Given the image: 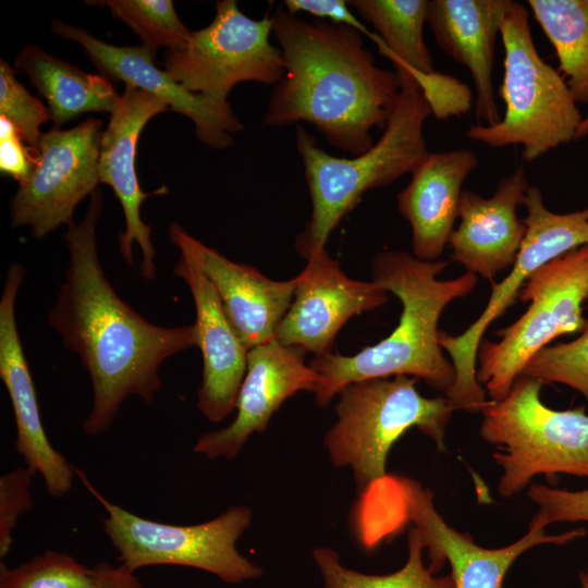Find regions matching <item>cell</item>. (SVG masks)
<instances>
[{
	"label": "cell",
	"instance_id": "6da1fadb",
	"mask_svg": "<svg viewBox=\"0 0 588 588\" xmlns=\"http://www.w3.org/2000/svg\"><path fill=\"white\" fill-rule=\"evenodd\" d=\"M101 207L97 188L83 220L68 225L69 267L47 317L89 376L93 404L83 430L91 437L111 426L127 396L152 403L161 388L162 363L197 346L195 324L157 326L118 295L98 258L96 225Z\"/></svg>",
	"mask_w": 588,
	"mask_h": 588
},
{
	"label": "cell",
	"instance_id": "7a4b0ae2",
	"mask_svg": "<svg viewBox=\"0 0 588 588\" xmlns=\"http://www.w3.org/2000/svg\"><path fill=\"white\" fill-rule=\"evenodd\" d=\"M272 35L284 74L274 86L265 126L314 125L340 150L357 156L384 130L401 91L397 74L377 65L357 29L307 22L278 8Z\"/></svg>",
	"mask_w": 588,
	"mask_h": 588
},
{
	"label": "cell",
	"instance_id": "3957f363",
	"mask_svg": "<svg viewBox=\"0 0 588 588\" xmlns=\"http://www.w3.org/2000/svg\"><path fill=\"white\" fill-rule=\"evenodd\" d=\"M372 280L402 304L396 327L380 342L346 356H314L309 366L320 376L318 406L324 407L345 385L365 379L408 376L446 395L455 369L439 343V320L449 304L469 295L478 277L470 272L441 280L448 261H425L402 250L384 249L371 262Z\"/></svg>",
	"mask_w": 588,
	"mask_h": 588
},
{
	"label": "cell",
	"instance_id": "277c9868",
	"mask_svg": "<svg viewBox=\"0 0 588 588\" xmlns=\"http://www.w3.org/2000/svg\"><path fill=\"white\" fill-rule=\"evenodd\" d=\"M401 91L380 139L353 158L329 155L305 127L296 125V148L304 166L311 215L295 237V249L306 260L324 248L332 231L370 189L411 173L429 152L424 123L431 106L405 65L392 62Z\"/></svg>",
	"mask_w": 588,
	"mask_h": 588
},
{
	"label": "cell",
	"instance_id": "5b68a950",
	"mask_svg": "<svg viewBox=\"0 0 588 588\" xmlns=\"http://www.w3.org/2000/svg\"><path fill=\"white\" fill-rule=\"evenodd\" d=\"M355 534L362 547L373 550L414 527L427 550L429 569L437 574L444 563L451 567L455 588H503L513 563L535 546L566 544L585 536L584 528L559 535L530 520L527 532L515 542L497 549L478 546L467 532L451 527L437 511L433 494L418 481L387 474L372 482L356 502Z\"/></svg>",
	"mask_w": 588,
	"mask_h": 588
},
{
	"label": "cell",
	"instance_id": "8992f818",
	"mask_svg": "<svg viewBox=\"0 0 588 588\" xmlns=\"http://www.w3.org/2000/svg\"><path fill=\"white\" fill-rule=\"evenodd\" d=\"M408 376L371 378L342 388L336 420L323 445L335 468L350 467L358 494L384 475L393 444L411 428L428 436L440 452L454 408L445 396H422Z\"/></svg>",
	"mask_w": 588,
	"mask_h": 588
},
{
	"label": "cell",
	"instance_id": "52a82bcc",
	"mask_svg": "<svg viewBox=\"0 0 588 588\" xmlns=\"http://www.w3.org/2000/svg\"><path fill=\"white\" fill-rule=\"evenodd\" d=\"M500 36L504 117L493 125H470L467 136L492 148L523 146V160L531 162L577 139L584 119L564 77L538 53L524 4L511 0Z\"/></svg>",
	"mask_w": 588,
	"mask_h": 588
},
{
	"label": "cell",
	"instance_id": "ba28073f",
	"mask_svg": "<svg viewBox=\"0 0 588 588\" xmlns=\"http://www.w3.org/2000/svg\"><path fill=\"white\" fill-rule=\"evenodd\" d=\"M543 383L519 376L509 393L481 412L480 437L497 445L502 469L498 491L511 498L539 474L588 478V413L584 405L558 411L543 404Z\"/></svg>",
	"mask_w": 588,
	"mask_h": 588
},
{
	"label": "cell",
	"instance_id": "9c48e42d",
	"mask_svg": "<svg viewBox=\"0 0 588 588\" xmlns=\"http://www.w3.org/2000/svg\"><path fill=\"white\" fill-rule=\"evenodd\" d=\"M517 298L529 304L526 311L498 332V341L482 340L477 352L476 378L489 400L503 399L527 363L554 339L585 328L588 244L537 269Z\"/></svg>",
	"mask_w": 588,
	"mask_h": 588
},
{
	"label": "cell",
	"instance_id": "30bf717a",
	"mask_svg": "<svg viewBox=\"0 0 588 588\" xmlns=\"http://www.w3.org/2000/svg\"><path fill=\"white\" fill-rule=\"evenodd\" d=\"M105 509L103 531L132 571L151 565L198 568L230 585L260 577L262 568L240 553L236 542L253 520L248 506L234 505L213 519L196 525H171L140 517L101 495L75 469Z\"/></svg>",
	"mask_w": 588,
	"mask_h": 588
},
{
	"label": "cell",
	"instance_id": "8fae6325",
	"mask_svg": "<svg viewBox=\"0 0 588 588\" xmlns=\"http://www.w3.org/2000/svg\"><path fill=\"white\" fill-rule=\"evenodd\" d=\"M527 216L526 236L509 274L492 283L486 307L478 318L461 334L439 332V343L450 356L455 369V382L444 395L454 411L482 412L490 400L477 381V352L485 332L518 297L528 278L556 257L588 244V207L583 210L558 213L543 203L541 191L529 185L524 203Z\"/></svg>",
	"mask_w": 588,
	"mask_h": 588
},
{
	"label": "cell",
	"instance_id": "7c38bea8",
	"mask_svg": "<svg viewBox=\"0 0 588 588\" xmlns=\"http://www.w3.org/2000/svg\"><path fill=\"white\" fill-rule=\"evenodd\" d=\"M271 34V15L253 20L235 0L217 1L211 23L166 52L164 71L188 91L220 101L243 82L275 86L284 68Z\"/></svg>",
	"mask_w": 588,
	"mask_h": 588
},
{
	"label": "cell",
	"instance_id": "4fadbf2b",
	"mask_svg": "<svg viewBox=\"0 0 588 588\" xmlns=\"http://www.w3.org/2000/svg\"><path fill=\"white\" fill-rule=\"evenodd\" d=\"M102 133V122L96 119L70 130L52 127L42 133L38 161L11 199L14 228L28 226L34 237L42 238L73 222L76 206L100 183Z\"/></svg>",
	"mask_w": 588,
	"mask_h": 588
},
{
	"label": "cell",
	"instance_id": "5bb4252c",
	"mask_svg": "<svg viewBox=\"0 0 588 588\" xmlns=\"http://www.w3.org/2000/svg\"><path fill=\"white\" fill-rule=\"evenodd\" d=\"M306 261L274 339L320 356L331 353L338 332L353 316L385 304L388 291L373 280L347 277L326 247Z\"/></svg>",
	"mask_w": 588,
	"mask_h": 588
},
{
	"label": "cell",
	"instance_id": "9a60e30c",
	"mask_svg": "<svg viewBox=\"0 0 588 588\" xmlns=\"http://www.w3.org/2000/svg\"><path fill=\"white\" fill-rule=\"evenodd\" d=\"M306 353L275 339L250 348L233 421L201 434L193 451L210 460H232L252 434L267 429L273 414L289 397L301 391L315 393L321 378L306 364Z\"/></svg>",
	"mask_w": 588,
	"mask_h": 588
},
{
	"label": "cell",
	"instance_id": "2e32d148",
	"mask_svg": "<svg viewBox=\"0 0 588 588\" xmlns=\"http://www.w3.org/2000/svg\"><path fill=\"white\" fill-rule=\"evenodd\" d=\"M52 30L59 36L79 44L90 61L107 78L149 93L168 107L189 118L198 139L210 147L222 149L233 143L232 134L243 130V124L228 101H220L194 94L175 82L167 71L155 64V50L145 46L121 47L107 44L87 30L52 22Z\"/></svg>",
	"mask_w": 588,
	"mask_h": 588
},
{
	"label": "cell",
	"instance_id": "e0dca14e",
	"mask_svg": "<svg viewBox=\"0 0 588 588\" xmlns=\"http://www.w3.org/2000/svg\"><path fill=\"white\" fill-rule=\"evenodd\" d=\"M169 110L167 103L131 85H125L111 118L103 131L99 151L100 183L112 187L119 199L125 230L118 236L123 260L132 266L133 245L142 252L140 274L145 280L156 278V252L151 243V229L140 218V205L149 196L167 193L164 186L152 193H144L138 184L135 168L137 140L147 122L160 112Z\"/></svg>",
	"mask_w": 588,
	"mask_h": 588
},
{
	"label": "cell",
	"instance_id": "ac0fdd59",
	"mask_svg": "<svg viewBox=\"0 0 588 588\" xmlns=\"http://www.w3.org/2000/svg\"><path fill=\"white\" fill-rule=\"evenodd\" d=\"M24 267H9L0 298V377L9 393L16 426L15 450L28 469L44 479L48 493L64 497L75 469L50 443L42 426L35 384L15 318V303Z\"/></svg>",
	"mask_w": 588,
	"mask_h": 588
},
{
	"label": "cell",
	"instance_id": "d6986e66",
	"mask_svg": "<svg viewBox=\"0 0 588 588\" xmlns=\"http://www.w3.org/2000/svg\"><path fill=\"white\" fill-rule=\"evenodd\" d=\"M169 238L197 262L248 350L274 339L293 302L297 275L286 281L269 279L249 265L228 259L177 223L170 225Z\"/></svg>",
	"mask_w": 588,
	"mask_h": 588
},
{
	"label": "cell",
	"instance_id": "ffe728a7",
	"mask_svg": "<svg viewBox=\"0 0 588 588\" xmlns=\"http://www.w3.org/2000/svg\"><path fill=\"white\" fill-rule=\"evenodd\" d=\"M529 187L524 166L503 177L490 197L464 189L458 208V224L449 245L452 260L467 272L486 281L512 268L527 232L517 217Z\"/></svg>",
	"mask_w": 588,
	"mask_h": 588
},
{
	"label": "cell",
	"instance_id": "44dd1931",
	"mask_svg": "<svg viewBox=\"0 0 588 588\" xmlns=\"http://www.w3.org/2000/svg\"><path fill=\"white\" fill-rule=\"evenodd\" d=\"M173 272L186 283L195 305L194 324L203 356L197 407L208 420L220 422L236 407L249 350L230 322L213 286L188 254L181 252Z\"/></svg>",
	"mask_w": 588,
	"mask_h": 588
},
{
	"label": "cell",
	"instance_id": "7402d4cb",
	"mask_svg": "<svg viewBox=\"0 0 588 588\" xmlns=\"http://www.w3.org/2000/svg\"><path fill=\"white\" fill-rule=\"evenodd\" d=\"M479 163L469 149L428 152L397 194V210L412 229L413 255L425 261L442 256L454 225L463 184Z\"/></svg>",
	"mask_w": 588,
	"mask_h": 588
},
{
	"label": "cell",
	"instance_id": "603a6c76",
	"mask_svg": "<svg viewBox=\"0 0 588 588\" xmlns=\"http://www.w3.org/2000/svg\"><path fill=\"white\" fill-rule=\"evenodd\" d=\"M511 0H430L427 23L441 49L466 66L476 87V117L501 120L492 82L494 47Z\"/></svg>",
	"mask_w": 588,
	"mask_h": 588
},
{
	"label": "cell",
	"instance_id": "cb8c5ba5",
	"mask_svg": "<svg viewBox=\"0 0 588 588\" xmlns=\"http://www.w3.org/2000/svg\"><path fill=\"white\" fill-rule=\"evenodd\" d=\"M47 100L53 127L84 112H112L120 96L103 75L86 73L36 46L24 47L15 59Z\"/></svg>",
	"mask_w": 588,
	"mask_h": 588
},
{
	"label": "cell",
	"instance_id": "d4e9b609",
	"mask_svg": "<svg viewBox=\"0 0 588 588\" xmlns=\"http://www.w3.org/2000/svg\"><path fill=\"white\" fill-rule=\"evenodd\" d=\"M376 30L379 51L421 75L436 73L431 53L424 40L428 0L347 1Z\"/></svg>",
	"mask_w": 588,
	"mask_h": 588
},
{
	"label": "cell",
	"instance_id": "484cf974",
	"mask_svg": "<svg viewBox=\"0 0 588 588\" xmlns=\"http://www.w3.org/2000/svg\"><path fill=\"white\" fill-rule=\"evenodd\" d=\"M532 14L553 45L560 70L578 103H588V0H528ZM588 133V117L577 138Z\"/></svg>",
	"mask_w": 588,
	"mask_h": 588
},
{
	"label": "cell",
	"instance_id": "4316f807",
	"mask_svg": "<svg viewBox=\"0 0 588 588\" xmlns=\"http://www.w3.org/2000/svg\"><path fill=\"white\" fill-rule=\"evenodd\" d=\"M407 560L402 568L385 575L366 574L341 563L339 553L330 547H317L313 559L321 574L323 588H455L451 575L436 576L424 564V544L419 532L407 531Z\"/></svg>",
	"mask_w": 588,
	"mask_h": 588
},
{
	"label": "cell",
	"instance_id": "83f0119b",
	"mask_svg": "<svg viewBox=\"0 0 588 588\" xmlns=\"http://www.w3.org/2000/svg\"><path fill=\"white\" fill-rule=\"evenodd\" d=\"M106 5L111 13L127 24L142 39L145 47L156 50L181 47L191 30L181 22L171 0H107L87 1Z\"/></svg>",
	"mask_w": 588,
	"mask_h": 588
},
{
	"label": "cell",
	"instance_id": "f1b7e54d",
	"mask_svg": "<svg viewBox=\"0 0 588 588\" xmlns=\"http://www.w3.org/2000/svg\"><path fill=\"white\" fill-rule=\"evenodd\" d=\"M0 588H96V577L94 567L47 550L13 568L1 563Z\"/></svg>",
	"mask_w": 588,
	"mask_h": 588
},
{
	"label": "cell",
	"instance_id": "f546056e",
	"mask_svg": "<svg viewBox=\"0 0 588 588\" xmlns=\"http://www.w3.org/2000/svg\"><path fill=\"white\" fill-rule=\"evenodd\" d=\"M520 376L535 378L543 384H565L578 391L586 400L588 413V318L577 338L539 351Z\"/></svg>",
	"mask_w": 588,
	"mask_h": 588
},
{
	"label": "cell",
	"instance_id": "4dcf8cb0",
	"mask_svg": "<svg viewBox=\"0 0 588 588\" xmlns=\"http://www.w3.org/2000/svg\"><path fill=\"white\" fill-rule=\"evenodd\" d=\"M0 113L17 128L25 143L38 149L40 125L51 119L50 111L17 81L16 71L0 60Z\"/></svg>",
	"mask_w": 588,
	"mask_h": 588
},
{
	"label": "cell",
	"instance_id": "1f68e13d",
	"mask_svg": "<svg viewBox=\"0 0 588 588\" xmlns=\"http://www.w3.org/2000/svg\"><path fill=\"white\" fill-rule=\"evenodd\" d=\"M35 474L27 467L0 477V559L8 555L20 516L32 507L30 482Z\"/></svg>",
	"mask_w": 588,
	"mask_h": 588
},
{
	"label": "cell",
	"instance_id": "d6a6232c",
	"mask_svg": "<svg viewBox=\"0 0 588 588\" xmlns=\"http://www.w3.org/2000/svg\"><path fill=\"white\" fill-rule=\"evenodd\" d=\"M527 495L539 507L531 520L546 527L558 522H588V489L571 491L531 483Z\"/></svg>",
	"mask_w": 588,
	"mask_h": 588
},
{
	"label": "cell",
	"instance_id": "836d02e7",
	"mask_svg": "<svg viewBox=\"0 0 588 588\" xmlns=\"http://www.w3.org/2000/svg\"><path fill=\"white\" fill-rule=\"evenodd\" d=\"M24 142L15 125L0 115V170L20 184L30 175L39 157L38 149Z\"/></svg>",
	"mask_w": 588,
	"mask_h": 588
},
{
	"label": "cell",
	"instance_id": "e575fe53",
	"mask_svg": "<svg viewBox=\"0 0 588 588\" xmlns=\"http://www.w3.org/2000/svg\"><path fill=\"white\" fill-rule=\"evenodd\" d=\"M285 10L296 15L299 12H306L313 16L329 20L333 25H344L357 29L367 35L373 41L376 34H372L352 12L350 4L344 0H285Z\"/></svg>",
	"mask_w": 588,
	"mask_h": 588
},
{
	"label": "cell",
	"instance_id": "d590c367",
	"mask_svg": "<svg viewBox=\"0 0 588 588\" xmlns=\"http://www.w3.org/2000/svg\"><path fill=\"white\" fill-rule=\"evenodd\" d=\"M96 588H145L135 572L124 565L99 563L94 566Z\"/></svg>",
	"mask_w": 588,
	"mask_h": 588
},
{
	"label": "cell",
	"instance_id": "8d00e7d4",
	"mask_svg": "<svg viewBox=\"0 0 588 588\" xmlns=\"http://www.w3.org/2000/svg\"><path fill=\"white\" fill-rule=\"evenodd\" d=\"M580 585L583 588H588V574L586 572H581L579 575Z\"/></svg>",
	"mask_w": 588,
	"mask_h": 588
}]
</instances>
